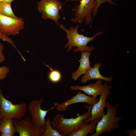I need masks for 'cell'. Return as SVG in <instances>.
<instances>
[{"label":"cell","mask_w":136,"mask_h":136,"mask_svg":"<svg viewBox=\"0 0 136 136\" xmlns=\"http://www.w3.org/2000/svg\"><path fill=\"white\" fill-rule=\"evenodd\" d=\"M59 28L64 30L66 33V36L68 40L67 43L65 45L64 47L67 48L68 47L66 52H68L74 47H76L77 48H75L73 50L74 52L80 51L91 52L95 49L92 46H87L88 44L91 41H94V39L96 37L103 33L102 31L97 32L93 37H89L84 36L83 33L79 34L78 32V29L79 25H77L74 28L71 27L67 30L62 24H58Z\"/></svg>","instance_id":"obj_2"},{"label":"cell","mask_w":136,"mask_h":136,"mask_svg":"<svg viewBox=\"0 0 136 136\" xmlns=\"http://www.w3.org/2000/svg\"><path fill=\"white\" fill-rule=\"evenodd\" d=\"M27 105L25 103L13 104L4 96L0 90V114L2 117L20 120L23 118L26 112Z\"/></svg>","instance_id":"obj_4"},{"label":"cell","mask_w":136,"mask_h":136,"mask_svg":"<svg viewBox=\"0 0 136 136\" xmlns=\"http://www.w3.org/2000/svg\"><path fill=\"white\" fill-rule=\"evenodd\" d=\"M41 136H62L55 128H53L52 125L51 121L49 117L46 119L45 129Z\"/></svg>","instance_id":"obj_18"},{"label":"cell","mask_w":136,"mask_h":136,"mask_svg":"<svg viewBox=\"0 0 136 136\" xmlns=\"http://www.w3.org/2000/svg\"><path fill=\"white\" fill-rule=\"evenodd\" d=\"M100 118H97L93 122L88 124L85 123L77 131L71 132L68 135L69 136H86L88 133H93L95 130L97 122Z\"/></svg>","instance_id":"obj_15"},{"label":"cell","mask_w":136,"mask_h":136,"mask_svg":"<svg viewBox=\"0 0 136 136\" xmlns=\"http://www.w3.org/2000/svg\"><path fill=\"white\" fill-rule=\"evenodd\" d=\"M101 65V63H95L93 67L90 69L82 77L81 82L83 83H86L90 80L98 79L104 80L108 82H111L113 79L112 77H106L101 75L99 71V68Z\"/></svg>","instance_id":"obj_14"},{"label":"cell","mask_w":136,"mask_h":136,"mask_svg":"<svg viewBox=\"0 0 136 136\" xmlns=\"http://www.w3.org/2000/svg\"><path fill=\"white\" fill-rule=\"evenodd\" d=\"M98 100L97 98L90 97L80 91H79L78 93L72 98L68 99L61 104L55 102L54 103L55 106L58 112H62L66 110L70 105L75 104L81 103H85L89 105H93L97 103Z\"/></svg>","instance_id":"obj_11"},{"label":"cell","mask_w":136,"mask_h":136,"mask_svg":"<svg viewBox=\"0 0 136 136\" xmlns=\"http://www.w3.org/2000/svg\"><path fill=\"white\" fill-rule=\"evenodd\" d=\"M0 132L7 134L10 136H14L17 131L12 119L1 117L0 121Z\"/></svg>","instance_id":"obj_16"},{"label":"cell","mask_w":136,"mask_h":136,"mask_svg":"<svg viewBox=\"0 0 136 136\" xmlns=\"http://www.w3.org/2000/svg\"><path fill=\"white\" fill-rule=\"evenodd\" d=\"M96 4V0H80V4L74 9L75 17L72 20L74 23H82L84 20L87 25L91 24L93 20L91 14Z\"/></svg>","instance_id":"obj_5"},{"label":"cell","mask_w":136,"mask_h":136,"mask_svg":"<svg viewBox=\"0 0 136 136\" xmlns=\"http://www.w3.org/2000/svg\"><path fill=\"white\" fill-rule=\"evenodd\" d=\"M62 5L58 0H41L38 2V10L42 14V18L45 20L51 19L58 24L60 18L59 12Z\"/></svg>","instance_id":"obj_6"},{"label":"cell","mask_w":136,"mask_h":136,"mask_svg":"<svg viewBox=\"0 0 136 136\" xmlns=\"http://www.w3.org/2000/svg\"><path fill=\"white\" fill-rule=\"evenodd\" d=\"M80 59L78 61L80 62L79 68L72 74V79L76 81L82 75L85 74L91 67L89 57L91 52L84 51L81 52Z\"/></svg>","instance_id":"obj_13"},{"label":"cell","mask_w":136,"mask_h":136,"mask_svg":"<svg viewBox=\"0 0 136 136\" xmlns=\"http://www.w3.org/2000/svg\"><path fill=\"white\" fill-rule=\"evenodd\" d=\"M46 65L51 70L48 75L49 80L54 83H56L60 81L61 78V75L60 72L58 70H53Z\"/></svg>","instance_id":"obj_19"},{"label":"cell","mask_w":136,"mask_h":136,"mask_svg":"<svg viewBox=\"0 0 136 136\" xmlns=\"http://www.w3.org/2000/svg\"><path fill=\"white\" fill-rule=\"evenodd\" d=\"M104 88L98 101L92 105L91 111V117L84 120L85 123L92 122L97 118H101L104 114V109L106 107V100L109 95L111 86L107 83L104 84Z\"/></svg>","instance_id":"obj_10"},{"label":"cell","mask_w":136,"mask_h":136,"mask_svg":"<svg viewBox=\"0 0 136 136\" xmlns=\"http://www.w3.org/2000/svg\"><path fill=\"white\" fill-rule=\"evenodd\" d=\"M10 71L9 68L6 66H0V80L5 79Z\"/></svg>","instance_id":"obj_22"},{"label":"cell","mask_w":136,"mask_h":136,"mask_svg":"<svg viewBox=\"0 0 136 136\" xmlns=\"http://www.w3.org/2000/svg\"><path fill=\"white\" fill-rule=\"evenodd\" d=\"M4 49L3 45L0 43V63L4 62L6 59L5 56L3 53Z\"/></svg>","instance_id":"obj_23"},{"label":"cell","mask_w":136,"mask_h":136,"mask_svg":"<svg viewBox=\"0 0 136 136\" xmlns=\"http://www.w3.org/2000/svg\"><path fill=\"white\" fill-rule=\"evenodd\" d=\"M1 115L0 114V120H1Z\"/></svg>","instance_id":"obj_28"},{"label":"cell","mask_w":136,"mask_h":136,"mask_svg":"<svg viewBox=\"0 0 136 136\" xmlns=\"http://www.w3.org/2000/svg\"><path fill=\"white\" fill-rule=\"evenodd\" d=\"M102 80L99 79L94 83H91L82 86H72L71 88L74 90L82 91L88 95L96 98L97 96L101 94L104 89V85L102 84Z\"/></svg>","instance_id":"obj_12"},{"label":"cell","mask_w":136,"mask_h":136,"mask_svg":"<svg viewBox=\"0 0 136 136\" xmlns=\"http://www.w3.org/2000/svg\"><path fill=\"white\" fill-rule=\"evenodd\" d=\"M97 4L96 7L93 9L92 14L93 16H95L96 15L98 10L100 6L102 4L107 2L112 5H117L112 0H96Z\"/></svg>","instance_id":"obj_20"},{"label":"cell","mask_w":136,"mask_h":136,"mask_svg":"<svg viewBox=\"0 0 136 136\" xmlns=\"http://www.w3.org/2000/svg\"><path fill=\"white\" fill-rule=\"evenodd\" d=\"M1 2H0V5H1Z\"/></svg>","instance_id":"obj_29"},{"label":"cell","mask_w":136,"mask_h":136,"mask_svg":"<svg viewBox=\"0 0 136 136\" xmlns=\"http://www.w3.org/2000/svg\"><path fill=\"white\" fill-rule=\"evenodd\" d=\"M0 39L2 40L6 41L11 44L18 51L20 55H21L20 52L17 49L16 46L11 39L8 36L4 34L0 31Z\"/></svg>","instance_id":"obj_21"},{"label":"cell","mask_w":136,"mask_h":136,"mask_svg":"<svg viewBox=\"0 0 136 136\" xmlns=\"http://www.w3.org/2000/svg\"><path fill=\"white\" fill-rule=\"evenodd\" d=\"M92 107V105H89L88 106H85V108L88 109L87 112L74 118H65L63 115L56 114L51 121L52 125L62 136H66L71 132L76 131L85 123L84 120L91 117Z\"/></svg>","instance_id":"obj_1"},{"label":"cell","mask_w":136,"mask_h":136,"mask_svg":"<svg viewBox=\"0 0 136 136\" xmlns=\"http://www.w3.org/2000/svg\"><path fill=\"white\" fill-rule=\"evenodd\" d=\"M11 3L3 2L1 3L0 14L16 19H19L13 13L11 6Z\"/></svg>","instance_id":"obj_17"},{"label":"cell","mask_w":136,"mask_h":136,"mask_svg":"<svg viewBox=\"0 0 136 136\" xmlns=\"http://www.w3.org/2000/svg\"><path fill=\"white\" fill-rule=\"evenodd\" d=\"M24 24L22 18L16 19L0 14V31L7 36L19 34L23 29Z\"/></svg>","instance_id":"obj_9"},{"label":"cell","mask_w":136,"mask_h":136,"mask_svg":"<svg viewBox=\"0 0 136 136\" xmlns=\"http://www.w3.org/2000/svg\"><path fill=\"white\" fill-rule=\"evenodd\" d=\"M5 0H0V2L1 3L4 2Z\"/></svg>","instance_id":"obj_27"},{"label":"cell","mask_w":136,"mask_h":136,"mask_svg":"<svg viewBox=\"0 0 136 136\" xmlns=\"http://www.w3.org/2000/svg\"><path fill=\"white\" fill-rule=\"evenodd\" d=\"M107 112L104 114L100 120L96 123V132L90 136H99L104 133H111L115 129L119 128L118 122L122 119L121 117L117 116L116 111L119 105L116 104L111 106L108 101L106 102Z\"/></svg>","instance_id":"obj_3"},{"label":"cell","mask_w":136,"mask_h":136,"mask_svg":"<svg viewBox=\"0 0 136 136\" xmlns=\"http://www.w3.org/2000/svg\"><path fill=\"white\" fill-rule=\"evenodd\" d=\"M43 100L44 99L42 98L40 100H32L28 106L32 122L35 125L42 127H45L46 119L45 117L47 113L55 107V106L54 105L47 110L42 109L41 106Z\"/></svg>","instance_id":"obj_8"},{"label":"cell","mask_w":136,"mask_h":136,"mask_svg":"<svg viewBox=\"0 0 136 136\" xmlns=\"http://www.w3.org/2000/svg\"><path fill=\"white\" fill-rule=\"evenodd\" d=\"M13 121L19 136H41L45 130V127L35 125L29 117L20 120L14 119Z\"/></svg>","instance_id":"obj_7"},{"label":"cell","mask_w":136,"mask_h":136,"mask_svg":"<svg viewBox=\"0 0 136 136\" xmlns=\"http://www.w3.org/2000/svg\"><path fill=\"white\" fill-rule=\"evenodd\" d=\"M1 136H10L8 134H7L5 133H1Z\"/></svg>","instance_id":"obj_25"},{"label":"cell","mask_w":136,"mask_h":136,"mask_svg":"<svg viewBox=\"0 0 136 136\" xmlns=\"http://www.w3.org/2000/svg\"><path fill=\"white\" fill-rule=\"evenodd\" d=\"M14 0H5L4 2H6L11 3L12 2L14 1Z\"/></svg>","instance_id":"obj_26"},{"label":"cell","mask_w":136,"mask_h":136,"mask_svg":"<svg viewBox=\"0 0 136 136\" xmlns=\"http://www.w3.org/2000/svg\"><path fill=\"white\" fill-rule=\"evenodd\" d=\"M124 133H128L129 136H136V129H128L126 130Z\"/></svg>","instance_id":"obj_24"}]
</instances>
